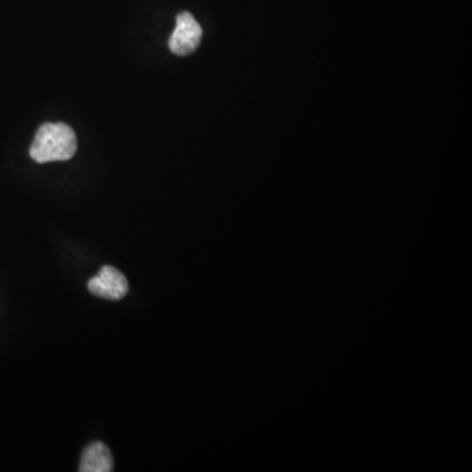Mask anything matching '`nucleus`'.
<instances>
[{"label":"nucleus","instance_id":"f257e3e1","mask_svg":"<svg viewBox=\"0 0 472 472\" xmlns=\"http://www.w3.org/2000/svg\"><path fill=\"white\" fill-rule=\"evenodd\" d=\"M78 142L74 130L69 125L45 124L37 131L31 146V156L34 162H63L77 153Z\"/></svg>","mask_w":472,"mask_h":472},{"label":"nucleus","instance_id":"f03ea898","mask_svg":"<svg viewBox=\"0 0 472 472\" xmlns=\"http://www.w3.org/2000/svg\"><path fill=\"white\" fill-rule=\"evenodd\" d=\"M203 39V28L194 19V14L182 13L177 14L176 28L170 39V49L176 55H188L194 52Z\"/></svg>","mask_w":472,"mask_h":472},{"label":"nucleus","instance_id":"20e7f679","mask_svg":"<svg viewBox=\"0 0 472 472\" xmlns=\"http://www.w3.org/2000/svg\"><path fill=\"white\" fill-rule=\"evenodd\" d=\"M113 470V458L108 446L103 442H92L87 446L81 456V472H110Z\"/></svg>","mask_w":472,"mask_h":472},{"label":"nucleus","instance_id":"7ed1b4c3","mask_svg":"<svg viewBox=\"0 0 472 472\" xmlns=\"http://www.w3.org/2000/svg\"><path fill=\"white\" fill-rule=\"evenodd\" d=\"M89 290L93 296L109 301H119L129 291L127 277L122 275L116 268L105 265L98 276L93 277L89 282Z\"/></svg>","mask_w":472,"mask_h":472}]
</instances>
